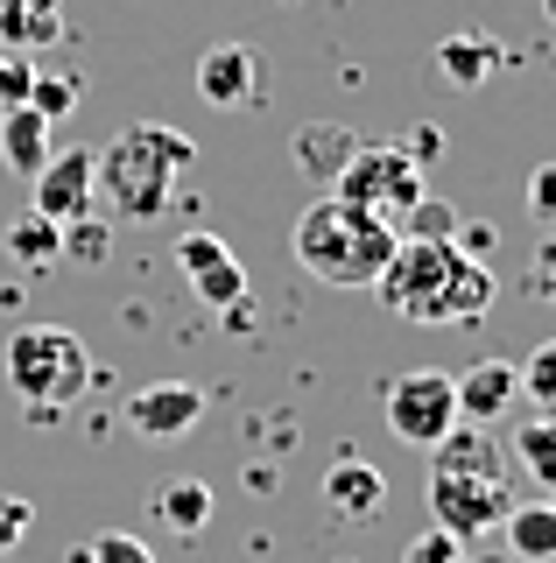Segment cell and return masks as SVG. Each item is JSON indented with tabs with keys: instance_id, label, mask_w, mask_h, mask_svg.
I'll return each mask as SVG.
<instances>
[{
	"instance_id": "24",
	"label": "cell",
	"mask_w": 556,
	"mask_h": 563,
	"mask_svg": "<svg viewBox=\"0 0 556 563\" xmlns=\"http://www.w3.org/2000/svg\"><path fill=\"white\" fill-rule=\"evenodd\" d=\"M64 254L85 261V268H99V261L113 254V219H92V211L71 219V225H64Z\"/></svg>"
},
{
	"instance_id": "18",
	"label": "cell",
	"mask_w": 556,
	"mask_h": 563,
	"mask_svg": "<svg viewBox=\"0 0 556 563\" xmlns=\"http://www.w3.org/2000/svg\"><path fill=\"white\" fill-rule=\"evenodd\" d=\"M155 521H163L169 536H198V528L212 521V486H198V479H169L163 493H155Z\"/></svg>"
},
{
	"instance_id": "1",
	"label": "cell",
	"mask_w": 556,
	"mask_h": 563,
	"mask_svg": "<svg viewBox=\"0 0 556 563\" xmlns=\"http://www.w3.org/2000/svg\"><path fill=\"white\" fill-rule=\"evenodd\" d=\"M374 296L409 324H479L493 310V268L458 254L451 240H394Z\"/></svg>"
},
{
	"instance_id": "6",
	"label": "cell",
	"mask_w": 556,
	"mask_h": 563,
	"mask_svg": "<svg viewBox=\"0 0 556 563\" xmlns=\"http://www.w3.org/2000/svg\"><path fill=\"white\" fill-rule=\"evenodd\" d=\"M430 507H437V528H451L458 542H479L508 521L514 507V472H430Z\"/></svg>"
},
{
	"instance_id": "20",
	"label": "cell",
	"mask_w": 556,
	"mask_h": 563,
	"mask_svg": "<svg viewBox=\"0 0 556 563\" xmlns=\"http://www.w3.org/2000/svg\"><path fill=\"white\" fill-rule=\"evenodd\" d=\"M8 246L22 268H49V261H64V225L43 219V211H22V219L8 225Z\"/></svg>"
},
{
	"instance_id": "15",
	"label": "cell",
	"mask_w": 556,
	"mask_h": 563,
	"mask_svg": "<svg viewBox=\"0 0 556 563\" xmlns=\"http://www.w3.org/2000/svg\"><path fill=\"white\" fill-rule=\"evenodd\" d=\"M500 536H508L514 563H556V493H543V500H514L508 521H500Z\"/></svg>"
},
{
	"instance_id": "32",
	"label": "cell",
	"mask_w": 556,
	"mask_h": 563,
	"mask_svg": "<svg viewBox=\"0 0 556 563\" xmlns=\"http://www.w3.org/2000/svg\"><path fill=\"white\" fill-rule=\"evenodd\" d=\"M451 246H458V254H472V261H486V254L500 246V225H486V219H472V225H465V219H458V233H451Z\"/></svg>"
},
{
	"instance_id": "5",
	"label": "cell",
	"mask_w": 556,
	"mask_h": 563,
	"mask_svg": "<svg viewBox=\"0 0 556 563\" xmlns=\"http://www.w3.org/2000/svg\"><path fill=\"white\" fill-rule=\"evenodd\" d=\"M332 198L359 205V211H380V219H402V211L423 198V163L402 148V141H367V148L345 155V169L332 176Z\"/></svg>"
},
{
	"instance_id": "4",
	"label": "cell",
	"mask_w": 556,
	"mask_h": 563,
	"mask_svg": "<svg viewBox=\"0 0 556 563\" xmlns=\"http://www.w3.org/2000/svg\"><path fill=\"white\" fill-rule=\"evenodd\" d=\"M0 366H8V387L29 409H71L99 374L71 324H22L8 339V352H0Z\"/></svg>"
},
{
	"instance_id": "7",
	"label": "cell",
	"mask_w": 556,
	"mask_h": 563,
	"mask_svg": "<svg viewBox=\"0 0 556 563\" xmlns=\"http://www.w3.org/2000/svg\"><path fill=\"white\" fill-rule=\"evenodd\" d=\"M380 416H388V430L402 437L409 451H430L437 437L458 430V380L451 374H402L388 380V395H380Z\"/></svg>"
},
{
	"instance_id": "11",
	"label": "cell",
	"mask_w": 556,
	"mask_h": 563,
	"mask_svg": "<svg viewBox=\"0 0 556 563\" xmlns=\"http://www.w3.org/2000/svg\"><path fill=\"white\" fill-rule=\"evenodd\" d=\"M458 380V422H479V430H493V422H508L521 409V366L514 360H472Z\"/></svg>"
},
{
	"instance_id": "3",
	"label": "cell",
	"mask_w": 556,
	"mask_h": 563,
	"mask_svg": "<svg viewBox=\"0 0 556 563\" xmlns=\"http://www.w3.org/2000/svg\"><path fill=\"white\" fill-rule=\"evenodd\" d=\"M289 254H297V268L310 282H324V289H374L380 268L394 261V225L380 219V211H359L324 190L318 205L297 211V225H289Z\"/></svg>"
},
{
	"instance_id": "23",
	"label": "cell",
	"mask_w": 556,
	"mask_h": 563,
	"mask_svg": "<svg viewBox=\"0 0 556 563\" xmlns=\"http://www.w3.org/2000/svg\"><path fill=\"white\" fill-rule=\"evenodd\" d=\"M521 401L556 422V339H543L529 352V366H521Z\"/></svg>"
},
{
	"instance_id": "28",
	"label": "cell",
	"mask_w": 556,
	"mask_h": 563,
	"mask_svg": "<svg viewBox=\"0 0 556 563\" xmlns=\"http://www.w3.org/2000/svg\"><path fill=\"white\" fill-rule=\"evenodd\" d=\"M29 85H36V57H22V49H0V106H22Z\"/></svg>"
},
{
	"instance_id": "27",
	"label": "cell",
	"mask_w": 556,
	"mask_h": 563,
	"mask_svg": "<svg viewBox=\"0 0 556 563\" xmlns=\"http://www.w3.org/2000/svg\"><path fill=\"white\" fill-rule=\"evenodd\" d=\"M78 92H85L78 78H43V70H36V85H29V106H36V113L49 120V128H57V120L78 106Z\"/></svg>"
},
{
	"instance_id": "17",
	"label": "cell",
	"mask_w": 556,
	"mask_h": 563,
	"mask_svg": "<svg viewBox=\"0 0 556 563\" xmlns=\"http://www.w3.org/2000/svg\"><path fill=\"white\" fill-rule=\"evenodd\" d=\"M437 70L451 85H458V92H472V85H486L500 70V43L486 29H472V35H444L437 43Z\"/></svg>"
},
{
	"instance_id": "26",
	"label": "cell",
	"mask_w": 556,
	"mask_h": 563,
	"mask_svg": "<svg viewBox=\"0 0 556 563\" xmlns=\"http://www.w3.org/2000/svg\"><path fill=\"white\" fill-rule=\"evenodd\" d=\"M402 563H472V542H458L451 528H423L402 550Z\"/></svg>"
},
{
	"instance_id": "33",
	"label": "cell",
	"mask_w": 556,
	"mask_h": 563,
	"mask_svg": "<svg viewBox=\"0 0 556 563\" xmlns=\"http://www.w3.org/2000/svg\"><path fill=\"white\" fill-rule=\"evenodd\" d=\"M402 148H409V155H415V163H423V169H430V163H437V155H444V134H437V128H415V134L402 141Z\"/></svg>"
},
{
	"instance_id": "30",
	"label": "cell",
	"mask_w": 556,
	"mask_h": 563,
	"mask_svg": "<svg viewBox=\"0 0 556 563\" xmlns=\"http://www.w3.org/2000/svg\"><path fill=\"white\" fill-rule=\"evenodd\" d=\"M529 211L543 225H556V163H535L529 169Z\"/></svg>"
},
{
	"instance_id": "12",
	"label": "cell",
	"mask_w": 556,
	"mask_h": 563,
	"mask_svg": "<svg viewBox=\"0 0 556 563\" xmlns=\"http://www.w3.org/2000/svg\"><path fill=\"white\" fill-rule=\"evenodd\" d=\"M204 416V387H190V380H148V387H134L127 395V430L134 437H184L190 422Z\"/></svg>"
},
{
	"instance_id": "13",
	"label": "cell",
	"mask_w": 556,
	"mask_h": 563,
	"mask_svg": "<svg viewBox=\"0 0 556 563\" xmlns=\"http://www.w3.org/2000/svg\"><path fill=\"white\" fill-rule=\"evenodd\" d=\"M324 507H332L338 521H374L380 507H388L380 465H367V457H338V465L324 472Z\"/></svg>"
},
{
	"instance_id": "2",
	"label": "cell",
	"mask_w": 556,
	"mask_h": 563,
	"mask_svg": "<svg viewBox=\"0 0 556 563\" xmlns=\"http://www.w3.org/2000/svg\"><path fill=\"white\" fill-rule=\"evenodd\" d=\"M198 163V141L184 128H163V120H142V128L113 134L107 148H99V198H107L113 225H148L163 219L169 205H177V184L184 169Z\"/></svg>"
},
{
	"instance_id": "22",
	"label": "cell",
	"mask_w": 556,
	"mask_h": 563,
	"mask_svg": "<svg viewBox=\"0 0 556 563\" xmlns=\"http://www.w3.org/2000/svg\"><path fill=\"white\" fill-rule=\"evenodd\" d=\"M458 233V205H444V198H415L402 219H394V240H451Z\"/></svg>"
},
{
	"instance_id": "19",
	"label": "cell",
	"mask_w": 556,
	"mask_h": 563,
	"mask_svg": "<svg viewBox=\"0 0 556 563\" xmlns=\"http://www.w3.org/2000/svg\"><path fill=\"white\" fill-rule=\"evenodd\" d=\"M353 148H359V134H353V128H332V120H318V128L297 134V163H303L310 176H324V184L345 169V155H353Z\"/></svg>"
},
{
	"instance_id": "8",
	"label": "cell",
	"mask_w": 556,
	"mask_h": 563,
	"mask_svg": "<svg viewBox=\"0 0 556 563\" xmlns=\"http://www.w3.org/2000/svg\"><path fill=\"white\" fill-rule=\"evenodd\" d=\"M260 92H268V70H260L254 43H212L198 57V99L204 106L240 113V106H260Z\"/></svg>"
},
{
	"instance_id": "25",
	"label": "cell",
	"mask_w": 556,
	"mask_h": 563,
	"mask_svg": "<svg viewBox=\"0 0 556 563\" xmlns=\"http://www.w3.org/2000/svg\"><path fill=\"white\" fill-rule=\"evenodd\" d=\"M78 563H155V550L142 536H127V528H107V536H92L78 550Z\"/></svg>"
},
{
	"instance_id": "21",
	"label": "cell",
	"mask_w": 556,
	"mask_h": 563,
	"mask_svg": "<svg viewBox=\"0 0 556 563\" xmlns=\"http://www.w3.org/2000/svg\"><path fill=\"white\" fill-rule=\"evenodd\" d=\"M508 457H514V465L529 472V479L543 486V493H556V422H549V416H535L529 430H521L514 444H508Z\"/></svg>"
},
{
	"instance_id": "14",
	"label": "cell",
	"mask_w": 556,
	"mask_h": 563,
	"mask_svg": "<svg viewBox=\"0 0 556 563\" xmlns=\"http://www.w3.org/2000/svg\"><path fill=\"white\" fill-rule=\"evenodd\" d=\"M64 43V0H0V49H57Z\"/></svg>"
},
{
	"instance_id": "34",
	"label": "cell",
	"mask_w": 556,
	"mask_h": 563,
	"mask_svg": "<svg viewBox=\"0 0 556 563\" xmlns=\"http://www.w3.org/2000/svg\"><path fill=\"white\" fill-rule=\"evenodd\" d=\"M543 8H549V22H556V0H543Z\"/></svg>"
},
{
	"instance_id": "9",
	"label": "cell",
	"mask_w": 556,
	"mask_h": 563,
	"mask_svg": "<svg viewBox=\"0 0 556 563\" xmlns=\"http://www.w3.org/2000/svg\"><path fill=\"white\" fill-rule=\"evenodd\" d=\"M99 155L92 148H64V155H49V163L36 169V205L29 211H43V219H57V225H71L85 219V211L99 205Z\"/></svg>"
},
{
	"instance_id": "29",
	"label": "cell",
	"mask_w": 556,
	"mask_h": 563,
	"mask_svg": "<svg viewBox=\"0 0 556 563\" xmlns=\"http://www.w3.org/2000/svg\"><path fill=\"white\" fill-rule=\"evenodd\" d=\"M529 296L535 303H556V233L535 246V261H529Z\"/></svg>"
},
{
	"instance_id": "31",
	"label": "cell",
	"mask_w": 556,
	"mask_h": 563,
	"mask_svg": "<svg viewBox=\"0 0 556 563\" xmlns=\"http://www.w3.org/2000/svg\"><path fill=\"white\" fill-rule=\"evenodd\" d=\"M29 521H36V507H29V500H14V493H8V500H0V556H8L14 542L29 536Z\"/></svg>"
},
{
	"instance_id": "10",
	"label": "cell",
	"mask_w": 556,
	"mask_h": 563,
	"mask_svg": "<svg viewBox=\"0 0 556 563\" xmlns=\"http://www.w3.org/2000/svg\"><path fill=\"white\" fill-rule=\"evenodd\" d=\"M177 268L190 275V289H198L212 310L247 303V268L225 254V240H219V233H184V240H177Z\"/></svg>"
},
{
	"instance_id": "16",
	"label": "cell",
	"mask_w": 556,
	"mask_h": 563,
	"mask_svg": "<svg viewBox=\"0 0 556 563\" xmlns=\"http://www.w3.org/2000/svg\"><path fill=\"white\" fill-rule=\"evenodd\" d=\"M0 155H8V169H22V176H36L49 155H57V148H49V120L29 99L0 106Z\"/></svg>"
}]
</instances>
